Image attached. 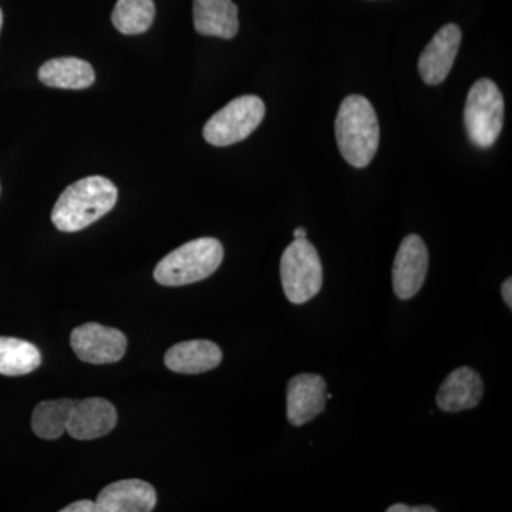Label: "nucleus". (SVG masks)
Wrapping results in <instances>:
<instances>
[{
    "mask_svg": "<svg viewBox=\"0 0 512 512\" xmlns=\"http://www.w3.org/2000/svg\"><path fill=\"white\" fill-rule=\"evenodd\" d=\"M119 190L101 175L82 178L60 194L52 211V222L62 232L90 227L117 204Z\"/></svg>",
    "mask_w": 512,
    "mask_h": 512,
    "instance_id": "1",
    "label": "nucleus"
},
{
    "mask_svg": "<svg viewBox=\"0 0 512 512\" xmlns=\"http://www.w3.org/2000/svg\"><path fill=\"white\" fill-rule=\"evenodd\" d=\"M335 134L346 163L355 168L372 163L380 143L379 120L372 103L360 94L346 97L336 116Z\"/></svg>",
    "mask_w": 512,
    "mask_h": 512,
    "instance_id": "2",
    "label": "nucleus"
},
{
    "mask_svg": "<svg viewBox=\"0 0 512 512\" xmlns=\"http://www.w3.org/2000/svg\"><path fill=\"white\" fill-rule=\"evenodd\" d=\"M222 261L224 247L218 239H194L164 256L154 269V279L163 286L195 284L214 274Z\"/></svg>",
    "mask_w": 512,
    "mask_h": 512,
    "instance_id": "3",
    "label": "nucleus"
},
{
    "mask_svg": "<svg viewBox=\"0 0 512 512\" xmlns=\"http://www.w3.org/2000/svg\"><path fill=\"white\" fill-rule=\"evenodd\" d=\"M504 113V97L497 84L490 79L477 80L464 107V126L471 144L493 147L503 131Z\"/></svg>",
    "mask_w": 512,
    "mask_h": 512,
    "instance_id": "4",
    "label": "nucleus"
},
{
    "mask_svg": "<svg viewBox=\"0 0 512 512\" xmlns=\"http://www.w3.org/2000/svg\"><path fill=\"white\" fill-rule=\"evenodd\" d=\"M281 281L289 302L311 301L323 285V268L318 251L306 238L295 239L281 259Z\"/></svg>",
    "mask_w": 512,
    "mask_h": 512,
    "instance_id": "5",
    "label": "nucleus"
},
{
    "mask_svg": "<svg viewBox=\"0 0 512 512\" xmlns=\"http://www.w3.org/2000/svg\"><path fill=\"white\" fill-rule=\"evenodd\" d=\"M265 113V103L258 96L237 97L207 121L202 134L211 146H232L251 136L264 120Z\"/></svg>",
    "mask_w": 512,
    "mask_h": 512,
    "instance_id": "6",
    "label": "nucleus"
},
{
    "mask_svg": "<svg viewBox=\"0 0 512 512\" xmlns=\"http://www.w3.org/2000/svg\"><path fill=\"white\" fill-rule=\"evenodd\" d=\"M70 345L82 362L107 365L126 355L127 338L119 329L90 322L73 330Z\"/></svg>",
    "mask_w": 512,
    "mask_h": 512,
    "instance_id": "7",
    "label": "nucleus"
},
{
    "mask_svg": "<svg viewBox=\"0 0 512 512\" xmlns=\"http://www.w3.org/2000/svg\"><path fill=\"white\" fill-rule=\"evenodd\" d=\"M429 272V249L420 235H407L394 258L393 291L397 298L409 301L423 288Z\"/></svg>",
    "mask_w": 512,
    "mask_h": 512,
    "instance_id": "8",
    "label": "nucleus"
},
{
    "mask_svg": "<svg viewBox=\"0 0 512 512\" xmlns=\"http://www.w3.org/2000/svg\"><path fill=\"white\" fill-rule=\"evenodd\" d=\"M461 40L463 33L456 23H448L434 35L419 59V73L424 83L437 86L447 79L460 50Z\"/></svg>",
    "mask_w": 512,
    "mask_h": 512,
    "instance_id": "9",
    "label": "nucleus"
},
{
    "mask_svg": "<svg viewBox=\"0 0 512 512\" xmlns=\"http://www.w3.org/2000/svg\"><path fill=\"white\" fill-rule=\"evenodd\" d=\"M326 382L315 373L292 377L286 392V413L292 426L301 427L315 420L326 409Z\"/></svg>",
    "mask_w": 512,
    "mask_h": 512,
    "instance_id": "10",
    "label": "nucleus"
},
{
    "mask_svg": "<svg viewBox=\"0 0 512 512\" xmlns=\"http://www.w3.org/2000/svg\"><path fill=\"white\" fill-rule=\"evenodd\" d=\"M116 424V407L109 400L90 397L74 403L66 433L76 440H96L107 436Z\"/></svg>",
    "mask_w": 512,
    "mask_h": 512,
    "instance_id": "11",
    "label": "nucleus"
},
{
    "mask_svg": "<svg viewBox=\"0 0 512 512\" xmlns=\"http://www.w3.org/2000/svg\"><path fill=\"white\" fill-rule=\"evenodd\" d=\"M483 397L484 382L481 376L471 367H458L441 383L436 402L443 412L458 413L474 409Z\"/></svg>",
    "mask_w": 512,
    "mask_h": 512,
    "instance_id": "12",
    "label": "nucleus"
},
{
    "mask_svg": "<svg viewBox=\"0 0 512 512\" xmlns=\"http://www.w3.org/2000/svg\"><path fill=\"white\" fill-rule=\"evenodd\" d=\"M157 504L153 485L143 480H121L100 491L97 512H150Z\"/></svg>",
    "mask_w": 512,
    "mask_h": 512,
    "instance_id": "13",
    "label": "nucleus"
},
{
    "mask_svg": "<svg viewBox=\"0 0 512 512\" xmlns=\"http://www.w3.org/2000/svg\"><path fill=\"white\" fill-rule=\"evenodd\" d=\"M220 346L211 340H187L178 343L165 353L164 363L168 369L183 375H200L221 365Z\"/></svg>",
    "mask_w": 512,
    "mask_h": 512,
    "instance_id": "14",
    "label": "nucleus"
},
{
    "mask_svg": "<svg viewBox=\"0 0 512 512\" xmlns=\"http://www.w3.org/2000/svg\"><path fill=\"white\" fill-rule=\"evenodd\" d=\"M194 28L202 36L234 39L239 30L238 8L232 0H194Z\"/></svg>",
    "mask_w": 512,
    "mask_h": 512,
    "instance_id": "15",
    "label": "nucleus"
},
{
    "mask_svg": "<svg viewBox=\"0 0 512 512\" xmlns=\"http://www.w3.org/2000/svg\"><path fill=\"white\" fill-rule=\"evenodd\" d=\"M39 80L55 89L83 90L92 86L96 73L92 64L77 57H59L43 64Z\"/></svg>",
    "mask_w": 512,
    "mask_h": 512,
    "instance_id": "16",
    "label": "nucleus"
},
{
    "mask_svg": "<svg viewBox=\"0 0 512 512\" xmlns=\"http://www.w3.org/2000/svg\"><path fill=\"white\" fill-rule=\"evenodd\" d=\"M42 363L40 350L28 340L0 336V375L23 376Z\"/></svg>",
    "mask_w": 512,
    "mask_h": 512,
    "instance_id": "17",
    "label": "nucleus"
},
{
    "mask_svg": "<svg viewBox=\"0 0 512 512\" xmlns=\"http://www.w3.org/2000/svg\"><path fill=\"white\" fill-rule=\"evenodd\" d=\"M74 400H47L37 404L32 416V429L43 440H57L66 433Z\"/></svg>",
    "mask_w": 512,
    "mask_h": 512,
    "instance_id": "18",
    "label": "nucleus"
},
{
    "mask_svg": "<svg viewBox=\"0 0 512 512\" xmlns=\"http://www.w3.org/2000/svg\"><path fill=\"white\" fill-rule=\"evenodd\" d=\"M156 18L153 0H117L111 13L114 28L123 35H141L147 32Z\"/></svg>",
    "mask_w": 512,
    "mask_h": 512,
    "instance_id": "19",
    "label": "nucleus"
},
{
    "mask_svg": "<svg viewBox=\"0 0 512 512\" xmlns=\"http://www.w3.org/2000/svg\"><path fill=\"white\" fill-rule=\"evenodd\" d=\"M62 512H97L96 501L80 500L67 505Z\"/></svg>",
    "mask_w": 512,
    "mask_h": 512,
    "instance_id": "20",
    "label": "nucleus"
},
{
    "mask_svg": "<svg viewBox=\"0 0 512 512\" xmlns=\"http://www.w3.org/2000/svg\"><path fill=\"white\" fill-rule=\"evenodd\" d=\"M387 512H437L436 508L430 505H419V507H409L406 504H393L387 508Z\"/></svg>",
    "mask_w": 512,
    "mask_h": 512,
    "instance_id": "21",
    "label": "nucleus"
},
{
    "mask_svg": "<svg viewBox=\"0 0 512 512\" xmlns=\"http://www.w3.org/2000/svg\"><path fill=\"white\" fill-rule=\"evenodd\" d=\"M501 293H503L504 302L507 303L508 308H512V281L511 278H508L507 281H504L503 288H501Z\"/></svg>",
    "mask_w": 512,
    "mask_h": 512,
    "instance_id": "22",
    "label": "nucleus"
},
{
    "mask_svg": "<svg viewBox=\"0 0 512 512\" xmlns=\"http://www.w3.org/2000/svg\"><path fill=\"white\" fill-rule=\"evenodd\" d=\"M293 237H295V239L306 238V229L302 227L296 228L295 232H293Z\"/></svg>",
    "mask_w": 512,
    "mask_h": 512,
    "instance_id": "23",
    "label": "nucleus"
},
{
    "mask_svg": "<svg viewBox=\"0 0 512 512\" xmlns=\"http://www.w3.org/2000/svg\"><path fill=\"white\" fill-rule=\"evenodd\" d=\"M2 25H3V13H2V9H0V30H2Z\"/></svg>",
    "mask_w": 512,
    "mask_h": 512,
    "instance_id": "24",
    "label": "nucleus"
}]
</instances>
